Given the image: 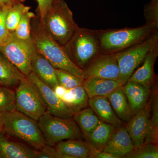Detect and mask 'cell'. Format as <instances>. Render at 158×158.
Returning a JSON list of instances; mask_svg holds the SVG:
<instances>
[{
  "mask_svg": "<svg viewBox=\"0 0 158 158\" xmlns=\"http://www.w3.org/2000/svg\"><path fill=\"white\" fill-rule=\"evenodd\" d=\"M1 9H2V8H1V6H0V11H1Z\"/></svg>",
  "mask_w": 158,
  "mask_h": 158,
  "instance_id": "cell-41",
  "label": "cell"
},
{
  "mask_svg": "<svg viewBox=\"0 0 158 158\" xmlns=\"http://www.w3.org/2000/svg\"><path fill=\"white\" fill-rule=\"evenodd\" d=\"M151 102L148 133L145 143L157 144L158 138V99L157 90H155Z\"/></svg>",
  "mask_w": 158,
  "mask_h": 158,
  "instance_id": "cell-25",
  "label": "cell"
},
{
  "mask_svg": "<svg viewBox=\"0 0 158 158\" xmlns=\"http://www.w3.org/2000/svg\"><path fill=\"white\" fill-rule=\"evenodd\" d=\"M40 19L49 34L63 46L78 28L72 12L62 0H53L44 16Z\"/></svg>",
  "mask_w": 158,
  "mask_h": 158,
  "instance_id": "cell-3",
  "label": "cell"
},
{
  "mask_svg": "<svg viewBox=\"0 0 158 158\" xmlns=\"http://www.w3.org/2000/svg\"><path fill=\"white\" fill-rule=\"evenodd\" d=\"M53 0H37L38 4V12L39 17L42 18L47 11L50 8Z\"/></svg>",
  "mask_w": 158,
  "mask_h": 158,
  "instance_id": "cell-35",
  "label": "cell"
},
{
  "mask_svg": "<svg viewBox=\"0 0 158 158\" xmlns=\"http://www.w3.org/2000/svg\"><path fill=\"white\" fill-rule=\"evenodd\" d=\"M37 123L47 145L54 146L64 140H82L85 138L73 118H59L46 111Z\"/></svg>",
  "mask_w": 158,
  "mask_h": 158,
  "instance_id": "cell-6",
  "label": "cell"
},
{
  "mask_svg": "<svg viewBox=\"0 0 158 158\" xmlns=\"http://www.w3.org/2000/svg\"><path fill=\"white\" fill-rule=\"evenodd\" d=\"M3 131L7 136L17 138L36 150L46 145L37 121L17 110L2 113Z\"/></svg>",
  "mask_w": 158,
  "mask_h": 158,
  "instance_id": "cell-4",
  "label": "cell"
},
{
  "mask_svg": "<svg viewBox=\"0 0 158 158\" xmlns=\"http://www.w3.org/2000/svg\"><path fill=\"white\" fill-rule=\"evenodd\" d=\"M125 157L130 158H158L157 144L144 143L132 151Z\"/></svg>",
  "mask_w": 158,
  "mask_h": 158,
  "instance_id": "cell-30",
  "label": "cell"
},
{
  "mask_svg": "<svg viewBox=\"0 0 158 158\" xmlns=\"http://www.w3.org/2000/svg\"><path fill=\"white\" fill-rule=\"evenodd\" d=\"M15 110V92L11 88L0 85V113Z\"/></svg>",
  "mask_w": 158,
  "mask_h": 158,
  "instance_id": "cell-27",
  "label": "cell"
},
{
  "mask_svg": "<svg viewBox=\"0 0 158 158\" xmlns=\"http://www.w3.org/2000/svg\"><path fill=\"white\" fill-rule=\"evenodd\" d=\"M34 50L32 40L18 39L13 32L0 44V52L26 77L32 72L31 61Z\"/></svg>",
  "mask_w": 158,
  "mask_h": 158,
  "instance_id": "cell-8",
  "label": "cell"
},
{
  "mask_svg": "<svg viewBox=\"0 0 158 158\" xmlns=\"http://www.w3.org/2000/svg\"><path fill=\"white\" fill-rule=\"evenodd\" d=\"M158 46V32L156 31L142 42L115 53L120 72L119 80L123 86L142 64L148 54Z\"/></svg>",
  "mask_w": 158,
  "mask_h": 158,
  "instance_id": "cell-7",
  "label": "cell"
},
{
  "mask_svg": "<svg viewBox=\"0 0 158 158\" xmlns=\"http://www.w3.org/2000/svg\"><path fill=\"white\" fill-rule=\"evenodd\" d=\"M55 72L59 85L66 89H72L83 85L85 79L62 69H55Z\"/></svg>",
  "mask_w": 158,
  "mask_h": 158,
  "instance_id": "cell-31",
  "label": "cell"
},
{
  "mask_svg": "<svg viewBox=\"0 0 158 158\" xmlns=\"http://www.w3.org/2000/svg\"><path fill=\"white\" fill-rule=\"evenodd\" d=\"M15 92V108L18 112L37 121L46 112L42 98L27 77L21 80Z\"/></svg>",
  "mask_w": 158,
  "mask_h": 158,
  "instance_id": "cell-9",
  "label": "cell"
},
{
  "mask_svg": "<svg viewBox=\"0 0 158 158\" xmlns=\"http://www.w3.org/2000/svg\"><path fill=\"white\" fill-rule=\"evenodd\" d=\"M158 56V46L148 54L141 66L135 71L128 81L150 88L155 81L154 66Z\"/></svg>",
  "mask_w": 158,
  "mask_h": 158,
  "instance_id": "cell-16",
  "label": "cell"
},
{
  "mask_svg": "<svg viewBox=\"0 0 158 158\" xmlns=\"http://www.w3.org/2000/svg\"><path fill=\"white\" fill-rule=\"evenodd\" d=\"M9 8H2L0 11V44L4 42L10 34L6 27V15Z\"/></svg>",
  "mask_w": 158,
  "mask_h": 158,
  "instance_id": "cell-33",
  "label": "cell"
},
{
  "mask_svg": "<svg viewBox=\"0 0 158 158\" xmlns=\"http://www.w3.org/2000/svg\"><path fill=\"white\" fill-rule=\"evenodd\" d=\"M60 99L69 107L70 108L73 102V96L72 94L69 91V89H67L65 94Z\"/></svg>",
  "mask_w": 158,
  "mask_h": 158,
  "instance_id": "cell-37",
  "label": "cell"
},
{
  "mask_svg": "<svg viewBox=\"0 0 158 158\" xmlns=\"http://www.w3.org/2000/svg\"><path fill=\"white\" fill-rule=\"evenodd\" d=\"M53 90H54V92H55V93H56L57 96L59 97V98H60L65 94L67 89H66L65 87L59 84V85L56 86L53 89Z\"/></svg>",
  "mask_w": 158,
  "mask_h": 158,
  "instance_id": "cell-38",
  "label": "cell"
},
{
  "mask_svg": "<svg viewBox=\"0 0 158 158\" xmlns=\"http://www.w3.org/2000/svg\"><path fill=\"white\" fill-rule=\"evenodd\" d=\"M85 79L89 77L119 80L120 72L116 54L100 53L83 69Z\"/></svg>",
  "mask_w": 158,
  "mask_h": 158,
  "instance_id": "cell-11",
  "label": "cell"
},
{
  "mask_svg": "<svg viewBox=\"0 0 158 158\" xmlns=\"http://www.w3.org/2000/svg\"><path fill=\"white\" fill-rule=\"evenodd\" d=\"M92 158H121L120 156L112 153L104 151H98L94 149Z\"/></svg>",
  "mask_w": 158,
  "mask_h": 158,
  "instance_id": "cell-36",
  "label": "cell"
},
{
  "mask_svg": "<svg viewBox=\"0 0 158 158\" xmlns=\"http://www.w3.org/2000/svg\"><path fill=\"white\" fill-rule=\"evenodd\" d=\"M35 16L33 12L30 11L23 15L17 28L13 32L15 37L23 40L31 39V21Z\"/></svg>",
  "mask_w": 158,
  "mask_h": 158,
  "instance_id": "cell-29",
  "label": "cell"
},
{
  "mask_svg": "<svg viewBox=\"0 0 158 158\" xmlns=\"http://www.w3.org/2000/svg\"><path fill=\"white\" fill-rule=\"evenodd\" d=\"M59 158H92L94 148L88 142L79 139H69L56 144Z\"/></svg>",
  "mask_w": 158,
  "mask_h": 158,
  "instance_id": "cell-15",
  "label": "cell"
},
{
  "mask_svg": "<svg viewBox=\"0 0 158 158\" xmlns=\"http://www.w3.org/2000/svg\"><path fill=\"white\" fill-rule=\"evenodd\" d=\"M30 9V7L20 3H18L9 8L6 15V27L10 33L14 32L23 15Z\"/></svg>",
  "mask_w": 158,
  "mask_h": 158,
  "instance_id": "cell-26",
  "label": "cell"
},
{
  "mask_svg": "<svg viewBox=\"0 0 158 158\" xmlns=\"http://www.w3.org/2000/svg\"><path fill=\"white\" fill-rule=\"evenodd\" d=\"M122 89L135 115L147 104L149 98L150 88L138 83L127 81L122 86Z\"/></svg>",
  "mask_w": 158,
  "mask_h": 158,
  "instance_id": "cell-18",
  "label": "cell"
},
{
  "mask_svg": "<svg viewBox=\"0 0 158 158\" xmlns=\"http://www.w3.org/2000/svg\"><path fill=\"white\" fill-rule=\"evenodd\" d=\"M132 140L126 126L116 128L103 151L117 155L123 158L134 149Z\"/></svg>",
  "mask_w": 158,
  "mask_h": 158,
  "instance_id": "cell-14",
  "label": "cell"
},
{
  "mask_svg": "<svg viewBox=\"0 0 158 158\" xmlns=\"http://www.w3.org/2000/svg\"><path fill=\"white\" fill-rule=\"evenodd\" d=\"M156 31L147 24L138 27L98 31L100 52L103 54L119 52L142 42Z\"/></svg>",
  "mask_w": 158,
  "mask_h": 158,
  "instance_id": "cell-2",
  "label": "cell"
},
{
  "mask_svg": "<svg viewBox=\"0 0 158 158\" xmlns=\"http://www.w3.org/2000/svg\"><path fill=\"white\" fill-rule=\"evenodd\" d=\"M53 147L46 144L41 149L37 150V158H59L56 150Z\"/></svg>",
  "mask_w": 158,
  "mask_h": 158,
  "instance_id": "cell-34",
  "label": "cell"
},
{
  "mask_svg": "<svg viewBox=\"0 0 158 158\" xmlns=\"http://www.w3.org/2000/svg\"><path fill=\"white\" fill-rule=\"evenodd\" d=\"M107 97L116 116L122 121L127 123L135 115L123 91L122 86L113 90Z\"/></svg>",
  "mask_w": 158,
  "mask_h": 158,
  "instance_id": "cell-21",
  "label": "cell"
},
{
  "mask_svg": "<svg viewBox=\"0 0 158 158\" xmlns=\"http://www.w3.org/2000/svg\"><path fill=\"white\" fill-rule=\"evenodd\" d=\"M63 47L71 60L84 69L100 53L98 31L78 27Z\"/></svg>",
  "mask_w": 158,
  "mask_h": 158,
  "instance_id": "cell-5",
  "label": "cell"
},
{
  "mask_svg": "<svg viewBox=\"0 0 158 158\" xmlns=\"http://www.w3.org/2000/svg\"><path fill=\"white\" fill-rule=\"evenodd\" d=\"M31 36L36 50L48 60L54 68L85 79L83 69L71 60L63 46L55 40L46 31L38 15L34 16L31 21Z\"/></svg>",
  "mask_w": 158,
  "mask_h": 158,
  "instance_id": "cell-1",
  "label": "cell"
},
{
  "mask_svg": "<svg viewBox=\"0 0 158 158\" xmlns=\"http://www.w3.org/2000/svg\"><path fill=\"white\" fill-rule=\"evenodd\" d=\"M151 109V102L147 103L127 122L126 127L132 140L134 148L145 143L148 133Z\"/></svg>",
  "mask_w": 158,
  "mask_h": 158,
  "instance_id": "cell-12",
  "label": "cell"
},
{
  "mask_svg": "<svg viewBox=\"0 0 158 158\" xmlns=\"http://www.w3.org/2000/svg\"><path fill=\"white\" fill-rule=\"evenodd\" d=\"M3 119L2 113H0V131H3Z\"/></svg>",
  "mask_w": 158,
  "mask_h": 158,
  "instance_id": "cell-40",
  "label": "cell"
},
{
  "mask_svg": "<svg viewBox=\"0 0 158 158\" xmlns=\"http://www.w3.org/2000/svg\"><path fill=\"white\" fill-rule=\"evenodd\" d=\"M37 150L23 143L12 141L0 131V158H37Z\"/></svg>",
  "mask_w": 158,
  "mask_h": 158,
  "instance_id": "cell-13",
  "label": "cell"
},
{
  "mask_svg": "<svg viewBox=\"0 0 158 158\" xmlns=\"http://www.w3.org/2000/svg\"><path fill=\"white\" fill-rule=\"evenodd\" d=\"M83 135L87 139L99 124L101 120L91 108H85L73 116Z\"/></svg>",
  "mask_w": 158,
  "mask_h": 158,
  "instance_id": "cell-24",
  "label": "cell"
},
{
  "mask_svg": "<svg viewBox=\"0 0 158 158\" xmlns=\"http://www.w3.org/2000/svg\"><path fill=\"white\" fill-rule=\"evenodd\" d=\"M25 76L0 52V84L11 88L17 86Z\"/></svg>",
  "mask_w": 158,
  "mask_h": 158,
  "instance_id": "cell-22",
  "label": "cell"
},
{
  "mask_svg": "<svg viewBox=\"0 0 158 158\" xmlns=\"http://www.w3.org/2000/svg\"><path fill=\"white\" fill-rule=\"evenodd\" d=\"M27 77L41 96L46 106L47 112L59 118L73 117V112L57 96L52 88L42 81L33 72Z\"/></svg>",
  "mask_w": 158,
  "mask_h": 158,
  "instance_id": "cell-10",
  "label": "cell"
},
{
  "mask_svg": "<svg viewBox=\"0 0 158 158\" xmlns=\"http://www.w3.org/2000/svg\"><path fill=\"white\" fill-rule=\"evenodd\" d=\"M31 67L32 72L51 88L53 89L59 85L55 68L35 49L31 59Z\"/></svg>",
  "mask_w": 158,
  "mask_h": 158,
  "instance_id": "cell-17",
  "label": "cell"
},
{
  "mask_svg": "<svg viewBox=\"0 0 158 158\" xmlns=\"http://www.w3.org/2000/svg\"><path fill=\"white\" fill-rule=\"evenodd\" d=\"M88 105L102 121L112 125L116 128L123 124L122 121L114 112L107 96L89 98Z\"/></svg>",
  "mask_w": 158,
  "mask_h": 158,
  "instance_id": "cell-20",
  "label": "cell"
},
{
  "mask_svg": "<svg viewBox=\"0 0 158 158\" xmlns=\"http://www.w3.org/2000/svg\"><path fill=\"white\" fill-rule=\"evenodd\" d=\"M144 16L147 24L158 29V0H152L144 10Z\"/></svg>",
  "mask_w": 158,
  "mask_h": 158,
  "instance_id": "cell-32",
  "label": "cell"
},
{
  "mask_svg": "<svg viewBox=\"0 0 158 158\" xmlns=\"http://www.w3.org/2000/svg\"><path fill=\"white\" fill-rule=\"evenodd\" d=\"M69 90L73 96V102L70 108L75 115L88 106L89 98L83 85Z\"/></svg>",
  "mask_w": 158,
  "mask_h": 158,
  "instance_id": "cell-28",
  "label": "cell"
},
{
  "mask_svg": "<svg viewBox=\"0 0 158 158\" xmlns=\"http://www.w3.org/2000/svg\"><path fill=\"white\" fill-rule=\"evenodd\" d=\"M18 3L19 2L17 0H0V6L2 8H10Z\"/></svg>",
  "mask_w": 158,
  "mask_h": 158,
  "instance_id": "cell-39",
  "label": "cell"
},
{
  "mask_svg": "<svg viewBox=\"0 0 158 158\" xmlns=\"http://www.w3.org/2000/svg\"><path fill=\"white\" fill-rule=\"evenodd\" d=\"M116 127L102 121L87 138V142L91 147L98 151H103Z\"/></svg>",
  "mask_w": 158,
  "mask_h": 158,
  "instance_id": "cell-23",
  "label": "cell"
},
{
  "mask_svg": "<svg viewBox=\"0 0 158 158\" xmlns=\"http://www.w3.org/2000/svg\"><path fill=\"white\" fill-rule=\"evenodd\" d=\"M0 85H1V84H0Z\"/></svg>",
  "mask_w": 158,
  "mask_h": 158,
  "instance_id": "cell-42",
  "label": "cell"
},
{
  "mask_svg": "<svg viewBox=\"0 0 158 158\" xmlns=\"http://www.w3.org/2000/svg\"><path fill=\"white\" fill-rule=\"evenodd\" d=\"M123 86L120 80H109L94 77L84 79L83 84L89 98L107 96L113 90Z\"/></svg>",
  "mask_w": 158,
  "mask_h": 158,
  "instance_id": "cell-19",
  "label": "cell"
}]
</instances>
